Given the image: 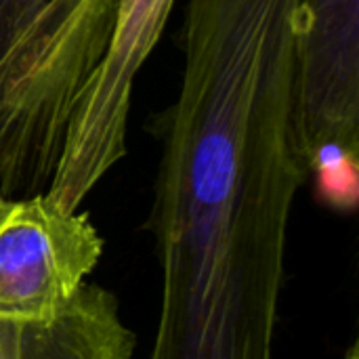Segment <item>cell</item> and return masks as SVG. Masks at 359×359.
Listing matches in <instances>:
<instances>
[{"label": "cell", "instance_id": "obj_5", "mask_svg": "<svg viewBox=\"0 0 359 359\" xmlns=\"http://www.w3.org/2000/svg\"><path fill=\"white\" fill-rule=\"evenodd\" d=\"M301 154L307 183L359 170V0H303Z\"/></svg>", "mask_w": 359, "mask_h": 359}, {"label": "cell", "instance_id": "obj_2", "mask_svg": "<svg viewBox=\"0 0 359 359\" xmlns=\"http://www.w3.org/2000/svg\"><path fill=\"white\" fill-rule=\"evenodd\" d=\"M118 0H0V196L48 191Z\"/></svg>", "mask_w": 359, "mask_h": 359}, {"label": "cell", "instance_id": "obj_3", "mask_svg": "<svg viewBox=\"0 0 359 359\" xmlns=\"http://www.w3.org/2000/svg\"><path fill=\"white\" fill-rule=\"evenodd\" d=\"M175 0H118L105 53L82 86L44 194L78 210L99 181L126 156V135L137 74L162 38Z\"/></svg>", "mask_w": 359, "mask_h": 359}, {"label": "cell", "instance_id": "obj_4", "mask_svg": "<svg viewBox=\"0 0 359 359\" xmlns=\"http://www.w3.org/2000/svg\"><path fill=\"white\" fill-rule=\"evenodd\" d=\"M103 238L86 212L42 196H0V318H57L101 261Z\"/></svg>", "mask_w": 359, "mask_h": 359}, {"label": "cell", "instance_id": "obj_7", "mask_svg": "<svg viewBox=\"0 0 359 359\" xmlns=\"http://www.w3.org/2000/svg\"><path fill=\"white\" fill-rule=\"evenodd\" d=\"M343 359H359V343L358 341H353V343L349 345V349L345 351Z\"/></svg>", "mask_w": 359, "mask_h": 359}, {"label": "cell", "instance_id": "obj_6", "mask_svg": "<svg viewBox=\"0 0 359 359\" xmlns=\"http://www.w3.org/2000/svg\"><path fill=\"white\" fill-rule=\"evenodd\" d=\"M135 345L116 297L90 282L48 322L0 318V359H133Z\"/></svg>", "mask_w": 359, "mask_h": 359}, {"label": "cell", "instance_id": "obj_1", "mask_svg": "<svg viewBox=\"0 0 359 359\" xmlns=\"http://www.w3.org/2000/svg\"><path fill=\"white\" fill-rule=\"evenodd\" d=\"M307 170L292 114L175 101L147 229L162 301L149 359H271L288 221Z\"/></svg>", "mask_w": 359, "mask_h": 359}]
</instances>
